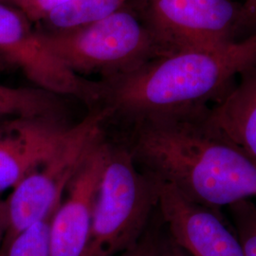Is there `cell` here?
Returning <instances> with one entry per match:
<instances>
[{
  "label": "cell",
  "instance_id": "8",
  "mask_svg": "<svg viewBox=\"0 0 256 256\" xmlns=\"http://www.w3.org/2000/svg\"><path fill=\"white\" fill-rule=\"evenodd\" d=\"M156 208L167 234L189 256H245L236 230L221 210L191 202L172 185L162 182H158Z\"/></svg>",
  "mask_w": 256,
  "mask_h": 256
},
{
  "label": "cell",
  "instance_id": "17",
  "mask_svg": "<svg viewBox=\"0 0 256 256\" xmlns=\"http://www.w3.org/2000/svg\"><path fill=\"white\" fill-rule=\"evenodd\" d=\"M158 236L156 230L147 228L144 236L135 245L129 248L120 256H160Z\"/></svg>",
  "mask_w": 256,
  "mask_h": 256
},
{
  "label": "cell",
  "instance_id": "7",
  "mask_svg": "<svg viewBox=\"0 0 256 256\" xmlns=\"http://www.w3.org/2000/svg\"><path fill=\"white\" fill-rule=\"evenodd\" d=\"M32 24L16 8L0 2V62L18 68L38 88L94 106L96 82L74 74L48 52Z\"/></svg>",
  "mask_w": 256,
  "mask_h": 256
},
{
  "label": "cell",
  "instance_id": "2",
  "mask_svg": "<svg viewBox=\"0 0 256 256\" xmlns=\"http://www.w3.org/2000/svg\"><path fill=\"white\" fill-rule=\"evenodd\" d=\"M256 64V34L210 50L158 57L97 82L94 108L130 122L210 106Z\"/></svg>",
  "mask_w": 256,
  "mask_h": 256
},
{
  "label": "cell",
  "instance_id": "12",
  "mask_svg": "<svg viewBox=\"0 0 256 256\" xmlns=\"http://www.w3.org/2000/svg\"><path fill=\"white\" fill-rule=\"evenodd\" d=\"M132 0H70L50 10L39 23L46 32H64L90 25L106 18Z\"/></svg>",
  "mask_w": 256,
  "mask_h": 256
},
{
  "label": "cell",
  "instance_id": "3",
  "mask_svg": "<svg viewBox=\"0 0 256 256\" xmlns=\"http://www.w3.org/2000/svg\"><path fill=\"white\" fill-rule=\"evenodd\" d=\"M158 182L129 147L108 144L86 256H115L135 245L158 206Z\"/></svg>",
  "mask_w": 256,
  "mask_h": 256
},
{
  "label": "cell",
  "instance_id": "15",
  "mask_svg": "<svg viewBox=\"0 0 256 256\" xmlns=\"http://www.w3.org/2000/svg\"><path fill=\"white\" fill-rule=\"evenodd\" d=\"M230 218L245 256H256V204L252 200L228 207Z\"/></svg>",
  "mask_w": 256,
  "mask_h": 256
},
{
  "label": "cell",
  "instance_id": "5",
  "mask_svg": "<svg viewBox=\"0 0 256 256\" xmlns=\"http://www.w3.org/2000/svg\"><path fill=\"white\" fill-rule=\"evenodd\" d=\"M106 120V110L93 108L84 119L70 128L52 155L12 188L9 198L5 200L8 230L2 248L21 230L46 216L61 202L82 162L104 138Z\"/></svg>",
  "mask_w": 256,
  "mask_h": 256
},
{
  "label": "cell",
  "instance_id": "11",
  "mask_svg": "<svg viewBox=\"0 0 256 256\" xmlns=\"http://www.w3.org/2000/svg\"><path fill=\"white\" fill-rule=\"evenodd\" d=\"M210 117L256 160V64L240 75L220 101L210 106Z\"/></svg>",
  "mask_w": 256,
  "mask_h": 256
},
{
  "label": "cell",
  "instance_id": "6",
  "mask_svg": "<svg viewBox=\"0 0 256 256\" xmlns=\"http://www.w3.org/2000/svg\"><path fill=\"white\" fill-rule=\"evenodd\" d=\"M158 57L210 50L239 40L240 4L232 0H133Z\"/></svg>",
  "mask_w": 256,
  "mask_h": 256
},
{
  "label": "cell",
  "instance_id": "22",
  "mask_svg": "<svg viewBox=\"0 0 256 256\" xmlns=\"http://www.w3.org/2000/svg\"><path fill=\"white\" fill-rule=\"evenodd\" d=\"M6 0H0V2H5Z\"/></svg>",
  "mask_w": 256,
  "mask_h": 256
},
{
  "label": "cell",
  "instance_id": "1",
  "mask_svg": "<svg viewBox=\"0 0 256 256\" xmlns=\"http://www.w3.org/2000/svg\"><path fill=\"white\" fill-rule=\"evenodd\" d=\"M210 108L132 122L128 147L147 174L221 210L256 198V160L214 124Z\"/></svg>",
  "mask_w": 256,
  "mask_h": 256
},
{
  "label": "cell",
  "instance_id": "9",
  "mask_svg": "<svg viewBox=\"0 0 256 256\" xmlns=\"http://www.w3.org/2000/svg\"><path fill=\"white\" fill-rule=\"evenodd\" d=\"M108 142L92 148L64 191L50 228V256H86Z\"/></svg>",
  "mask_w": 256,
  "mask_h": 256
},
{
  "label": "cell",
  "instance_id": "20",
  "mask_svg": "<svg viewBox=\"0 0 256 256\" xmlns=\"http://www.w3.org/2000/svg\"><path fill=\"white\" fill-rule=\"evenodd\" d=\"M7 118H8V117H5V116H3V115L0 114V122L3 120L7 119Z\"/></svg>",
  "mask_w": 256,
  "mask_h": 256
},
{
  "label": "cell",
  "instance_id": "18",
  "mask_svg": "<svg viewBox=\"0 0 256 256\" xmlns=\"http://www.w3.org/2000/svg\"><path fill=\"white\" fill-rule=\"evenodd\" d=\"M239 40L256 34V0H244L240 4Z\"/></svg>",
  "mask_w": 256,
  "mask_h": 256
},
{
  "label": "cell",
  "instance_id": "13",
  "mask_svg": "<svg viewBox=\"0 0 256 256\" xmlns=\"http://www.w3.org/2000/svg\"><path fill=\"white\" fill-rule=\"evenodd\" d=\"M57 95L41 88H12L0 82V114L5 117L58 116Z\"/></svg>",
  "mask_w": 256,
  "mask_h": 256
},
{
  "label": "cell",
  "instance_id": "16",
  "mask_svg": "<svg viewBox=\"0 0 256 256\" xmlns=\"http://www.w3.org/2000/svg\"><path fill=\"white\" fill-rule=\"evenodd\" d=\"M70 0H6L20 10L32 23H39L52 10Z\"/></svg>",
  "mask_w": 256,
  "mask_h": 256
},
{
  "label": "cell",
  "instance_id": "21",
  "mask_svg": "<svg viewBox=\"0 0 256 256\" xmlns=\"http://www.w3.org/2000/svg\"><path fill=\"white\" fill-rule=\"evenodd\" d=\"M0 256H5V252H4V250H0Z\"/></svg>",
  "mask_w": 256,
  "mask_h": 256
},
{
  "label": "cell",
  "instance_id": "14",
  "mask_svg": "<svg viewBox=\"0 0 256 256\" xmlns=\"http://www.w3.org/2000/svg\"><path fill=\"white\" fill-rule=\"evenodd\" d=\"M59 204L46 216L30 224L12 238L2 248L5 256H50L52 220Z\"/></svg>",
  "mask_w": 256,
  "mask_h": 256
},
{
  "label": "cell",
  "instance_id": "19",
  "mask_svg": "<svg viewBox=\"0 0 256 256\" xmlns=\"http://www.w3.org/2000/svg\"><path fill=\"white\" fill-rule=\"evenodd\" d=\"M160 256H190L178 247L168 234L158 236Z\"/></svg>",
  "mask_w": 256,
  "mask_h": 256
},
{
  "label": "cell",
  "instance_id": "10",
  "mask_svg": "<svg viewBox=\"0 0 256 256\" xmlns=\"http://www.w3.org/2000/svg\"><path fill=\"white\" fill-rule=\"evenodd\" d=\"M70 126L59 116L10 117L0 122V192L12 189L52 155Z\"/></svg>",
  "mask_w": 256,
  "mask_h": 256
},
{
  "label": "cell",
  "instance_id": "23",
  "mask_svg": "<svg viewBox=\"0 0 256 256\" xmlns=\"http://www.w3.org/2000/svg\"><path fill=\"white\" fill-rule=\"evenodd\" d=\"M0 250H1V239H0Z\"/></svg>",
  "mask_w": 256,
  "mask_h": 256
},
{
  "label": "cell",
  "instance_id": "4",
  "mask_svg": "<svg viewBox=\"0 0 256 256\" xmlns=\"http://www.w3.org/2000/svg\"><path fill=\"white\" fill-rule=\"evenodd\" d=\"M38 34L48 52L78 76L101 74L106 79L158 58L152 36L133 0L90 25L64 32L38 30Z\"/></svg>",
  "mask_w": 256,
  "mask_h": 256
}]
</instances>
